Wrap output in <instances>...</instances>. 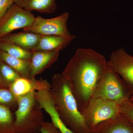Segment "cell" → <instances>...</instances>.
I'll return each instance as SVG.
<instances>
[{"label": "cell", "instance_id": "6", "mask_svg": "<svg viewBox=\"0 0 133 133\" xmlns=\"http://www.w3.org/2000/svg\"><path fill=\"white\" fill-rule=\"evenodd\" d=\"M69 16L70 14L67 12L50 19H45L38 16L35 18L31 25L23 29V31L42 36L71 37L73 35L71 34L67 26Z\"/></svg>", "mask_w": 133, "mask_h": 133}, {"label": "cell", "instance_id": "23", "mask_svg": "<svg viewBox=\"0 0 133 133\" xmlns=\"http://www.w3.org/2000/svg\"><path fill=\"white\" fill-rule=\"evenodd\" d=\"M14 2L15 0H0V20Z\"/></svg>", "mask_w": 133, "mask_h": 133}, {"label": "cell", "instance_id": "3", "mask_svg": "<svg viewBox=\"0 0 133 133\" xmlns=\"http://www.w3.org/2000/svg\"><path fill=\"white\" fill-rule=\"evenodd\" d=\"M35 92L17 98V108L14 127L16 133H38L44 121L42 108L35 97Z\"/></svg>", "mask_w": 133, "mask_h": 133}, {"label": "cell", "instance_id": "12", "mask_svg": "<svg viewBox=\"0 0 133 133\" xmlns=\"http://www.w3.org/2000/svg\"><path fill=\"white\" fill-rule=\"evenodd\" d=\"M91 133H133V125L120 114L99 124Z\"/></svg>", "mask_w": 133, "mask_h": 133}, {"label": "cell", "instance_id": "21", "mask_svg": "<svg viewBox=\"0 0 133 133\" xmlns=\"http://www.w3.org/2000/svg\"><path fill=\"white\" fill-rule=\"evenodd\" d=\"M120 114L133 125V102L129 101L120 105Z\"/></svg>", "mask_w": 133, "mask_h": 133}, {"label": "cell", "instance_id": "11", "mask_svg": "<svg viewBox=\"0 0 133 133\" xmlns=\"http://www.w3.org/2000/svg\"><path fill=\"white\" fill-rule=\"evenodd\" d=\"M59 51H35L32 52L30 59V77L35 78L56 62Z\"/></svg>", "mask_w": 133, "mask_h": 133}, {"label": "cell", "instance_id": "19", "mask_svg": "<svg viewBox=\"0 0 133 133\" xmlns=\"http://www.w3.org/2000/svg\"><path fill=\"white\" fill-rule=\"evenodd\" d=\"M0 76L3 85L9 88V85L21 76L15 70L0 60Z\"/></svg>", "mask_w": 133, "mask_h": 133}, {"label": "cell", "instance_id": "5", "mask_svg": "<svg viewBox=\"0 0 133 133\" xmlns=\"http://www.w3.org/2000/svg\"><path fill=\"white\" fill-rule=\"evenodd\" d=\"M120 105L100 98L92 99L81 114L87 126L91 131L99 124L120 115Z\"/></svg>", "mask_w": 133, "mask_h": 133}, {"label": "cell", "instance_id": "1", "mask_svg": "<svg viewBox=\"0 0 133 133\" xmlns=\"http://www.w3.org/2000/svg\"><path fill=\"white\" fill-rule=\"evenodd\" d=\"M108 66L105 58L99 52L90 48H79L62 72L81 113L90 101Z\"/></svg>", "mask_w": 133, "mask_h": 133}, {"label": "cell", "instance_id": "20", "mask_svg": "<svg viewBox=\"0 0 133 133\" xmlns=\"http://www.w3.org/2000/svg\"><path fill=\"white\" fill-rule=\"evenodd\" d=\"M0 104L6 105H17V99L9 89L0 88Z\"/></svg>", "mask_w": 133, "mask_h": 133}, {"label": "cell", "instance_id": "8", "mask_svg": "<svg viewBox=\"0 0 133 133\" xmlns=\"http://www.w3.org/2000/svg\"><path fill=\"white\" fill-rule=\"evenodd\" d=\"M107 62L108 65L121 77L133 102V56L121 48L112 51Z\"/></svg>", "mask_w": 133, "mask_h": 133}, {"label": "cell", "instance_id": "7", "mask_svg": "<svg viewBox=\"0 0 133 133\" xmlns=\"http://www.w3.org/2000/svg\"><path fill=\"white\" fill-rule=\"evenodd\" d=\"M35 18L30 11L13 4L0 20V40L14 30L30 26Z\"/></svg>", "mask_w": 133, "mask_h": 133}, {"label": "cell", "instance_id": "9", "mask_svg": "<svg viewBox=\"0 0 133 133\" xmlns=\"http://www.w3.org/2000/svg\"><path fill=\"white\" fill-rule=\"evenodd\" d=\"M50 88L51 84L46 79L21 77L11 84L8 89L17 99L29 93L43 90L50 91Z\"/></svg>", "mask_w": 133, "mask_h": 133}, {"label": "cell", "instance_id": "14", "mask_svg": "<svg viewBox=\"0 0 133 133\" xmlns=\"http://www.w3.org/2000/svg\"><path fill=\"white\" fill-rule=\"evenodd\" d=\"M41 36L36 33L23 31L10 33L1 38L0 41L15 44L32 52L38 44Z\"/></svg>", "mask_w": 133, "mask_h": 133}, {"label": "cell", "instance_id": "2", "mask_svg": "<svg viewBox=\"0 0 133 133\" xmlns=\"http://www.w3.org/2000/svg\"><path fill=\"white\" fill-rule=\"evenodd\" d=\"M50 84V91L62 122L74 133H91L79 110L69 83L62 73L52 76Z\"/></svg>", "mask_w": 133, "mask_h": 133}, {"label": "cell", "instance_id": "4", "mask_svg": "<svg viewBox=\"0 0 133 133\" xmlns=\"http://www.w3.org/2000/svg\"><path fill=\"white\" fill-rule=\"evenodd\" d=\"M97 98L115 102L120 105L131 101L130 94L121 77L108 65L91 99Z\"/></svg>", "mask_w": 133, "mask_h": 133}, {"label": "cell", "instance_id": "22", "mask_svg": "<svg viewBox=\"0 0 133 133\" xmlns=\"http://www.w3.org/2000/svg\"><path fill=\"white\" fill-rule=\"evenodd\" d=\"M40 132L42 133H62L52 122L48 121L43 122Z\"/></svg>", "mask_w": 133, "mask_h": 133}, {"label": "cell", "instance_id": "15", "mask_svg": "<svg viewBox=\"0 0 133 133\" xmlns=\"http://www.w3.org/2000/svg\"><path fill=\"white\" fill-rule=\"evenodd\" d=\"M15 4L28 10L51 14L57 9L55 0H15Z\"/></svg>", "mask_w": 133, "mask_h": 133}, {"label": "cell", "instance_id": "10", "mask_svg": "<svg viewBox=\"0 0 133 133\" xmlns=\"http://www.w3.org/2000/svg\"><path fill=\"white\" fill-rule=\"evenodd\" d=\"M35 97L41 107L44 109L51 118L53 124L62 133H74L62 121L55 108V102L49 91H37L35 92Z\"/></svg>", "mask_w": 133, "mask_h": 133}, {"label": "cell", "instance_id": "18", "mask_svg": "<svg viewBox=\"0 0 133 133\" xmlns=\"http://www.w3.org/2000/svg\"><path fill=\"white\" fill-rule=\"evenodd\" d=\"M0 50L14 57L26 60H30L32 53L18 45L3 41H0Z\"/></svg>", "mask_w": 133, "mask_h": 133}, {"label": "cell", "instance_id": "13", "mask_svg": "<svg viewBox=\"0 0 133 133\" xmlns=\"http://www.w3.org/2000/svg\"><path fill=\"white\" fill-rule=\"evenodd\" d=\"M73 35L70 37L57 36H41L35 51H59L66 48L76 38Z\"/></svg>", "mask_w": 133, "mask_h": 133}, {"label": "cell", "instance_id": "16", "mask_svg": "<svg viewBox=\"0 0 133 133\" xmlns=\"http://www.w3.org/2000/svg\"><path fill=\"white\" fill-rule=\"evenodd\" d=\"M0 60L10 66L22 77L30 78V60L15 57L0 50Z\"/></svg>", "mask_w": 133, "mask_h": 133}, {"label": "cell", "instance_id": "17", "mask_svg": "<svg viewBox=\"0 0 133 133\" xmlns=\"http://www.w3.org/2000/svg\"><path fill=\"white\" fill-rule=\"evenodd\" d=\"M14 123L9 108L0 104V133H16Z\"/></svg>", "mask_w": 133, "mask_h": 133}, {"label": "cell", "instance_id": "24", "mask_svg": "<svg viewBox=\"0 0 133 133\" xmlns=\"http://www.w3.org/2000/svg\"><path fill=\"white\" fill-rule=\"evenodd\" d=\"M3 87H4V85L3 84L2 80L0 76V88H4Z\"/></svg>", "mask_w": 133, "mask_h": 133}]
</instances>
